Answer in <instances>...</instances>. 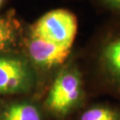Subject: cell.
Returning a JSON list of instances; mask_svg holds the SVG:
<instances>
[{
    "label": "cell",
    "instance_id": "6da1fadb",
    "mask_svg": "<svg viewBox=\"0 0 120 120\" xmlns=\"http://www.w3.org/2000/svg\"><path fill=\"white\" fill-rule=\"evenodd\" d=\"M91 71L97 92L120 103V21L105 26L98 38Z\"/></svg>",
    "mask_w": 120,
    "mask_h": 120
},
{
    "label": "cell",
    "instance_id": "7a4b0ae2",
    "mask_svg": "<svg viewBox=\"0 0 120 120\" xmlns=\"http://www.w3.org/2000/svg\"><path fill=\"white\" fill-rule=\"evenodd\" d=\"M87 95L83 71L76 63L66 62L52 81L45 107L55 118L66 119L85 106Z\"/></svg>",
    "mask_w": 120,
    "mask_h": 120
},
{
    "label": "cell",
    "instance_id": "3957f363",
    "mask_svg": "<svg viewBox=\"0 0 120 120\" xmlns=\"http://www.w3.org/2000/svg\"><path fill=\"white\" fill-rule=\"evenodd\" d=\"M77 19L67 9H58L39 18L30 28V36L45 41L72 48L77 33Z\"/></svg>",
    "mask_w": 120,
    "mask_h": 120
},
{
    "label": "cell",
    "instance_id": "277c9868",
    "mask_svg": "<svg viewBox=\"0 0 120 120\" xmlns=\"http://www.w3.org/2000/svg\"><path fill=\"white\" fill-rule=\"evenodd\" d=\"M34 83V72L27 60L17 56L0 55V94L29 92Z\"/></svg>",
    "mask_w": 120,
    "mask_h": 120
},
{
    "label": "cell",
    "instance_id": "5b68a950",
    "mask_svg": "<svg viewBox=\"0 0 120 120\" xmlns=\"http://www.w3.org/2000/svg\"><path fill=\"white\" fill-rule=\"evenodd\" d=\"M71 49L33 36H30L27 43V52L30 61L38 68L45 71L60 69L67 62Z\"/></svg>",
    "mask_w": 120,
    "mask_h": 120
},
{
    "label": "cell",
    "instance_id": "8992f818",
    "mask_svg": "<svg viewBox=\"0 0 120 120\" xmlns=\"http://www.w3.org/2000/svg\"><path fill=\"white\" fill-rule=\"evenodd\" d=\"M76 120H120V103L104 101L85 105Z\"/></svg>",
    "mask_w": 120,
    "mask_h": 120
},
{
    "label": "cell",
    "instance_id": "52a82bcc",
    "mask_svg": "<svg viewBox=\"0 0 120 120\" xmlns=\"http://www.w3.org/2000/svg\"><path fill=\"white\" fill-rule=\"evenodd\" d=\"M0 120H43L39 108L27 101L14 102L1 109Z\"/></svg>",
    "mask_w": 120,
    "mask_h": 120
},
{
    "label": "cell",
    "instance_id": "ba28073f",
    "mask_svg": "<svg viewBox=\"0 0 120 120\" xmlns=\"http://www.w3.org/2000/svg\"><path fill=\"white\" fill-rule=\"evenodd\" d=\"M17 36V27L12 19L0 17V52L9 50L14 45Z\"/></svg>",
    "mask_w": 120,
    "mask_h": 120
},
{
    "label": "cell",
    "instance_id": "9c48e42d",
    "mask_svg": "<svg viewBox=\"0 0 120 120\" xmlns=\"http://www.w3.org/2000/svg\"><path fill=\"white\" fill-rule=\"evenodd\" d=\"M108 2H110V3L112 6L118 7L120 9V0H108Z\"/></svg>",
    "mask_w": 120,
    "mask_h": 120
},
{
    "label": "cell",
    "instance_id": "30bf717a",
    "mask_svg": "<svg viewBox=\"0 0 120 120\" xmlns=\"http://www.w3.org/2000/svg\"><path fill=\"white\" fill-rule=\"evenodd\" d=\"M2 2H3V0H0V6H1V5H2Z\"/></svg>",
    "mask_w": 120,
    "mask_h": 120
},
{
    "label": "cell",
    "instance_id": "8fae6325",
    "mask_svg": "<svg viewBox=\"0 0 120 120\" xmlns=\"http://www.w3.org/2000/svg\"><path fill=\"white\" fill-rule=\"evenodd\" d=\"M1 109H1V107H0V112H1Z\"/></svg>",
    "mask_w": 120,
    "mask_h": 120
}]
</instances>
